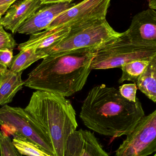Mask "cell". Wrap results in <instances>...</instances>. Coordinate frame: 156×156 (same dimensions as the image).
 <instances>
[{"label":"cell","mask_w":156,"mask_h":156,"mask_svg":"<svg viewBox=\"0 0 156 156\" xmlns=\"http://www.w3.org/2000/svg\"><path fill=\"white\" fill-rule=\"evenodd\" d=\"M145 115L138 98L135 102L130 101L119 90L102 84L88 93L83 102L80 117L90 130L116 138L132 133Z\"/></svg>","instance_id":"6da1fadb"},{"label":"cell","mask_w":156,"mask_h":156,"mask_svg":"<svg viewBox=\"0 0 156 156\" xmlns=\"http://www.w3.org/2000/svg\"><path fill=\"white\" fill-rule=\"evenodd\" d=\"M97 50L87 48L48 55L28 74L24 86L64 97L71 96L86 83Z\"/></svg>","instance_id":"7a4b0ae2"},{"label":"cell","mask_w":156,"mask_h":156,"mask_svg":"<svg viewBox=\"0 0 156 156\" xmlns=\"http://www.w3.org/2000/svg\"><path fill=\"white\" fill-rule=\"evenodd\" d=\"M50 138L53 156H64L68 139L78 127L76 111L66 97L37 90L25 108Z\"/></svg>","instance_id":"3957f363"},{"label":"cell","mask_w":156,"mask_h":156,"mask_svg":"<svg viewBox=\"0 0 156 156\" xmlns=\"http://www.w3.org/2000/svg\"><path fill=\"white\" fill-rule=\"evenodd\" d=\"M122 33L116 32L106 19L83 22L70 27L67 36L58 44L45 51L48 55L56 56L80 48L98 49L117 39Z\"/></svg>","instance_id":"277c9868"},{"label":"cell","mask_w":156,"mask_h":156,"mask_svg":"<svg viewBox=\"0 0 156 156\" xmlns=\"http://www.w3.org/2000/svg\"><path fill=\"white\" fill-rule=\"evenodd\" d=\"M0 126L2 132L7 135L26 138L53 156L50 138L25 108L3 105L0 108Z\"/></svg>","instance_id":"5b68a950"},{"label":"cell","mask_w":156,"mask_h":156,"mask_svg":"<svg viewBox=\"0 0 156 156\" xmlns=\"http://www.w3.org/2000/svg\"><path fill=\"white\" fill-rule=\"evenodd\" d=\"M156 54V48L134 44L126 34L98 48L91 64L92 69L121 68L122 65L138 59H149Z\"/></svg>","instance_id":"8992f818"},{"label":"cell","mask_w":156,"mask_h":156,"mask_svg":"<svg viewBox=\"0 0 156 156\" xmlns=\"http://www.w3.org/2000/svg\"><path fill=\"white\" fill-rule=\"evenodd\" d=\"M156 152V109L142 118L115 151V156H147Z\"/></svg>","instance_id":"52a82bcc"},{"label":"cell","mask_w":156,"mask_h":156,"mask_svg":"<svg viewBox=\"0 0 156 156\" xmlns=\"http://www.w3.org/2000/svg\"><path fill=\"white\" fill-rule=\"evenodd\" d=\"M111 0H83L59 15L47 29L106 19Z\"/></svg>","instance_id":"ba28073f"},{"label":"cell","mask_w":156,"mask_h":156,"mask_svg":"<svg viewBox=\"0 0 156 156\" xmlns=\"http://www.w3.org/2000/svg\"><path fill=\"white\" fill-rule=\"evenodd\" d=\"M134 44L156 48V11L149 8L134 16L125 31Z\"/></svg>","instance_id":"9c48e42d"},{"label":"cell","mask_w":156,"mask_h":156,"mask_svg":"<svg viewBox=\"0 0 156 156\" xmlns=\"http://www.w3.org/2000/svg\"><path fill=\"white\" fill-rule=\"evenodd\" d=\"M64 156H109L93 133L88 130L74 131L69 137Z\"/></svg>","instance_id":"30bf717a"},{"label":"cell","mask_w":156,"mask_h":156,"mask_svg":"<svg viewBox=\"0 0 156 156\" xmlns=\"http://www.w3.org/2000/svg\"><path fill=\"white\" fill-rule=\"evenodd\" d=\"M76 4L70 3L46 5L25 22L19 27L17 33L31 35L46 30L60 14Z\"/></svg>","instance_id":"8fae6325"},{"label":"cell","mask_w":156,"mask_h":156,"mask_svg":"<svg viewBox=\"0 0 156 156\" xmlns=\"http://www.w3.org/2000/svg\"><path fill=\"white\" fill-rule=\"evenodd\" d=\"M42 0H19L13 4L0 20V25L13 34L42 6Z\"/></svg>","instance_id":"7c38bea8"},{"label":"cell","mask_w":156,"mask_h":156,"mask_svg":"<svg viewBox=\"0 0 156 156\" xmlns=\"http://www.w3.org/2000/svg\"><path fill=\"white\" fill-rule=\"evenodd\" d=\"M70 27L61 26L30 35L29 39L19 44L20 51L30 48L44 50V52L51 49L65 39L69 33Z\"/></svg>","instance_id":"4fadbf2b"},{"label":"cell","mask_w":156,"mask_h":156,"mask_svg":"<svg viewBox=\"0 0 156 156\" xmlns=\"http://www.w3.org/2000/svg\"><path fill=\"white\" fill-rule=\"evenodd\" d=\"M23 72H14L8 69L0 73V105L11 102L16 94L23 88Z\"/></svg>","instance_id":"5bb4252c"},{"label":"cell","mask_w":156,"mask_h":156,"mask_svg":"<svg viewBox=\"0 0 156 156\" xmlns=\"http://www.w3.org/2000/svg\"><path fill=\"white\" fill-rule=\"evenodd\" d=\"M136 84L142 93L156 103V54L150 58Z\"/></svg>","instance_id":"9a60e30c"},{"label":"cell","mask_w":156,"mask_h":156,"mask_svg":"<svg viewBox=\"0 0 156 156\" xmlns=\"http://www.w3.org/2000/svg\"><path fill=\"white\" fill-rule=\"evenodd\" d=\"M48 55L44 50L30 48L22 50L18 55L14 56L9 69L14 72H23L36 61L48 56Z\"/></svg>","instance_id":"2e32d148"},{"label":"cell","mask_w":156,"mask_h":156,"mask_svg":"<svg viewBox=\"0 0 156 156\" xmlns=\"http://www.w3.org/2000/svg\"><path fill=\"white\" fill-rule=\"evenodd\" d=\"M150 58L138 59L122 65L120 68L122 70V76L118 83H122L125 81H129L136 83L148 65Z\"/></svg>","instance_id":"e0dca14e"},{"label":"cell","mask_w":156,"mask_h":156,"mask_svg":"<svg viewBox=\"0 0 156 156\" xmlns=\"http://www.w3.org/2000/svg\"><path fill=\"white\" fill-rule=\"evenodd\" d=\"M13 144L19 153L27 156H51L38 145L23 137L14 136Z\"/></svg>","instance_id":"ac0fdd59"},{"label":"cell","mask_w":156,"mask_h":156,"mask_svg":"<svg viewBox=\"0 0 156 156\" xmlns=\"http://www.w3.org/2000/svg\"><path fill=\"white\" fill-rule=\"evenodd\" d=\"M0 155L23 156L14 146L9 136L0 131Z\"/></svg>","instance_id":"d6986e66"},{"label":"cell","mask_w":156,"mask_h":156,"mask_svg":"<svg viewBox=\"0 0 156 156\" xmlns=\"http://www.w3.org/2000/svg\"><path fill=\"white\" fill-rule=\"evenodd\" d=\"M16 45L17 44L12 35L6 32L2 26L0 25V50H13Z\"/></svg>","instance_id":"ffe728a7"},{"label":"cell","mask_w":156,"mask_h":156,"mask_svg":"<svg viewBox=\"0 0 156 156\" xmlns=\"http://www.w3.org/2000/svg\"><path fill=\"white\" fill-rule=\"evenodd\" d=\"M137 90L136 83H128L123 84L119 87L120 94L125 99L130 101L135 102L136 101V93Z\"/></svg>","instance_id":"44dd1931"},{"label":"cell","mask_w":156,"mask_h":156,"mask_svg":"<svg viewBox=\"0 0 156 156\" xmlns=\"http://www.w3.org/2000/svg\"><path fill=\"white\" fill-rule=\"evenodd\" d=\"M13 58L12 50H0V73L6 71L9 68Z\"/></svg>","instance_id":"7402d4cb"},{"label":"cell","mask_w":156,"mask_h":156,"mask_svg":"<svg viewBox=\"0 0 156 156\" xmlns=\"http://www.w3.org/2000/svg\"><path fill=\"white\" fill-rule=\"evenodd\" d=\"M17 0H0V15L5 13L9 8Z\"/></svg>","instance_id":"603a6c76"},{"label":"cell","mask_w":156,"mask_h":156,"mask_svg":"<svg viewBox=\"0 0 156 156\" xmlns=\"http://www.w3.org/2000/svg\"><path fill=\"white\" fill-rule=\"evenodd\" d=\"M75 0H42L43 5L58 3H70Z\"/></svg>","instance_id":"cb8c5ba5"},{"label":"cell","mask_w":156,"mask_h":156,"mask_svg":"<svg viewBox=\"0 0 156 156\" xmlns=\"http://www.w3.org/2000/svg\"><path fill=\"white\" fill-rule=\"evenodd\" d=\"M149 8L156 11V0H147Z\"/></svg>","instance_id":"d4e9b609"},{"label":"cell","mask_w":156,"mask_h":156,"mask_svg":"<svg viewBox=\"0 0 156 156\" xmlns=\"http://www.w3.org/2000/svg\"><path fill=\"white\" fill-rule=\"evenodd\" d=\"M2 16L0 15V20H1V18H2Z\"/></svg>","instance_id":"484cf974"},{"label":"cell","mask_w":156,"mask_h":156,"mask_svg":"<svg viewBox=\"0 0 156 156\" xmlns=\"http://www.w3.org/2000/svg\"><path fill=\"white\" fill-rule=\"evenodd\" d=\"M154 156H156V154H155V155Z\"/></svg>","instance_id":"4316f807"}]
</instances>
